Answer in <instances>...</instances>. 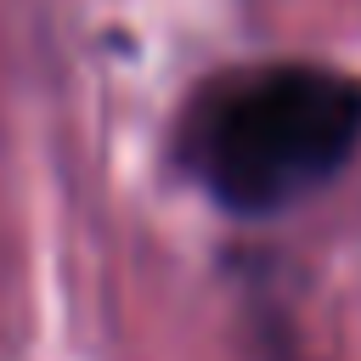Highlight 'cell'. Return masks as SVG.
I'll list each match as a JSON object with an SVG mask.
<instances>
[{"label":"cell","instance_id":"obj_1","mask_svg":"<svg viewBox=\"0 0 361 361\" xmlns=\"http://www.w3.org/2000/svg\"><path fill=\"white\" fill-rule=\"evenodd\" d=\"M361 147V79L322 62H271L192 96L180 158L237 220H265L322 192Z\"/></svg>","mask_w":361,"mask_h":361}]
</instances>
